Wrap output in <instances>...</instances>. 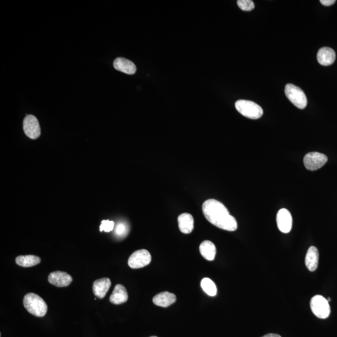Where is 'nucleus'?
<instances>
[{"instance_id":"1","label":"nucleus","mask_w":337,"mask_h":337,"mask_svg":"<svg viewBox=\"0 0 337 337\" xmlns=\"http://www.w3.org/2000/svg\"><path fill=\"white\" fill-rule=\"evenodd\" d=\"M203 214L206 219L218 228L233 232L238 229V222L229 214L222 203L216 199L205 200L202 205Z\"/></svg>"},{"instance_id":"2","label":"nucleus","mask_w":337,"mask_h":337,"mask_svg":"<svg viewBox=\"0 0 337 337\" xmlns=\"http://www.w3.org/2000/svg\"><path fill=\"white\" fill-rule=\"evenodd\" d=\"M24 307L33 316L42 317L48 312V305L43 298L34 293H29L23 298Z\"/></svg>"},{"instance_id":"3","label":"nucleus","mask_w":337,"mask_h":337,"mask_svg":"<svg viewBox=\"0 0 337 337\" xmlns=\"http://www.w3.org/2000/svg\"><path fill=\"white\" fill-rule=\"evenodd\" d=\"M235 106L238 113L249 119H259L263 115L262 108L253 101L238 100L236 102Z\"/></svg>"},{"instance_id":"4","label":"nucleus","mask_w":337,"mask_h":337,"mask_svg":"<svg viewBox=\"0 0 337 337\" xmlns=\"http://www.w3.org/2000/svg\"><path fill=\"white\" fill-rule=\"evenodd\" d=\"M285 94L289 101L297 108L303 109L306 108L307 99L302 89L292 84H287L285 88Z\"/></svg>"},{"instance_id":"5","label":"nucleus","mask_w":337,"mask_h":337,"mask_svg":"<svg viewBox=\"0 0 337 337\" xmlns=\"http://www.w3.org/2000/svg\"><path fill=\"white\" fill-rule=\"evenodd\" d=\"M310 308L313 314L319 318L325 319L330 314V307L327 298L317 295L310 300Z\"/></svg>"},{"instance_id":"6","label":"nucleus","mask_w":337,"mask_h":337,"mask_svg":"<svg viewBox=\"0 0 337 337\" xmlns=\"http://www.w3.org/2000/svg\"><path fill=\"white\" fill-rule=\"evenodd\" d=\"M327 161V156L317 152L307 153L303 158L305 168L312 171L320 169Z\"/></svg>"},{"instance_id":"7","label":"nucleus","mask_w":337,"mask_h":337,"mask_svg":"<svg viewBox=\"0 0 337 337\" xmlns=\"http://www.w3.org/2000/svg\"><path fill=\"white\" fill-rule=\"evenodd\" d=\"M151 262V256L146 249H140L134 252L129 257L128 260L129 266L132 269H140L147 266Z\"/></svg>"},{"instance_id":"8","label":"nucleus","mask_w":337,"mask_h":337,"mask_svg":"<svg viewBox=\"0 0 337 337\" xmlns=\"http://www.w3.org/2000/svg\"><path fill=\"white\" fill-rule=\"evenodd\" d=\"M24 133L29 138L36 139L41 135V128L37 118L33 115H28L23 121Z\"/></svg>"},{"instance_id":"9","label":"nucleus","mask_w":337,"mask_h":337,"mask_svg":"<svg viewBox=\"0 0 337 337\" xmlns=\"http://www.w3.org/2000/svg\"><path fill=\"white\" fill-rule=\"evenodd\" d=\"M277 224L282 233L287 234L291 232L292 227V218L291 213L286 209L279 210L277 215Z\"/></svg>"},{"instance_id":"10","label":"nucleus","mask_w":337,"mask_h":337,"mask_svg":"<svg viewBox=\"0 0 337 337\" xmlns=\"http://www.w3.org/2000/svg\"><path fill=\"white\" fill-rule=\"evenodd\" d=\"M48 282L58 287L68 286L73 282V278L68 273L61 271L51 272L48 276Z\"/></svg>"},{"instance_id":"11","label":"nucleus","mask_w":337,"mask_h":337,"mask_svg":"<svg viewBox=\"0 0 337 337\" xmlns=\"http://www.w3.org/2000/svg\"><path fill=\"white\" fill-rule=\"evenodd\" d=\"M111 286L110 279L102 278L95 281L93 285V291L95 296L99 298H103Z\"/></svg>"},{"instance_id":"12","label":"nucleus","mask_w":337,"mask_h":337,"mask_svg":"<svg viewBox=\"0 0 337 337\" xmlns=\"http://www.w3.org/2000/svg\"><path fill=\"white\" fill-rule=\"evenodd\" d=\"M336 52L329 47L320 48L317 53V60L321 65L327 66L331 65L336 61Z\"/></svg>"},{"instance_id":"13","label":"nucleus","mask_w":337,"mask_h":337,"mask_svg":"<svg viewBox=\"0 0 337 337\" xmlns=\"http://www.w3.org/2000/svg\"><path fill=\"white\" fill-rule=\"evenodd\" d=\"M128 300V294L126 288L121 284L116 285L109 300L115 305H120L126 302Z\"/></svg>"},{"instance_id":"14","label":"nucleus","mask_w":337,"mask_h":337,"mask_svg":"<svg viewBox=\"0 0 337 337\" xmlns=\"http://www.w3.org/2000/svg\"><path fill=\"white\" fill-rule=\"evenodd\" d=\"M116 70L128 75H134L136 71V66L134 62L124 58H118L114 61Z\"/></svg>"},{"instance_id":"15","label":"nucleus","mask_w":337,"mask_h":337,"mask_svg":"<svg viewBox=\"0 0 337 337\" xmlns=\"http://www.w3.org/2000/svg\"><path fill=\"white\" fill-rule=\"evenodd\" d=\"M178 228L181 233L188 234L193 232L194 220L191 214L189 213L180 214L178 217Z\"/></svg>"},{"instance_id":"16","label":"nucleus","mask_w":337,"mask_h":337,"mask_svg":"<svg viewBox=\"0 0 337 337\" xmlns=\"http://www.w3.org/2000/svg\"><path fill=\"white\" fill-rule=\"evenodd\" d=\"M318 259L319 253L317 248L314 246L309 247L305 257V265L309 271H316L318 267Z\"/></svg>"},{"instance_id":"17","label":"nucleus","mask_w":337,"mask_h":337,"mask_svg":"<svg viewBox=\"0 0 337 337\" xmlns=\"http://www.w3.org/2000/svg\"><path fill=\"white\" fill-rule=\"evenodd\" d=\"M176 301V297L175 295L168 292L158 294L153 299V302L156 305L162 307L170 306Z\"/></svg>"},{"instance_id":"18","label":"nucleus","mask_w":337,"mask_h":337,"mask_svg":"<svg viewBox=\"0 0 337 337\" xmlns=\"http://www.w3.org/2000/svg\"><path fill=\"white\" fill-rule=\"evenodd\" d=\"M199 251L203 258L205 259L212 261L215 258L216 248L214 243L209 240H205L200 245Z\"/></svg>"},{"instance_id":"19","label":"nucleus","mask_w":337,"mask_h":337,"mask_svg":"<svg viewBox=\"0 0 337 337\" xmlns=\"http://www.w3.org/2000/svg\"><path fill=\"white\" fill-rule=\"evenodd\" d=\"M40 262L41 258L39 257L33 255L20 256L16 258V263L23 267L35 266Z\"/></svg>"},{"instance_id":"20","label":"nucleus","mask_w":337,"mask_h":337,"mask_svg":"<svg viewBox=\"0 0 337 337\" xmlns=\"http://www.w3.org/2000/svg\"><path fill=\"white\" fill-rule=\"evenodd\" d=\"M200 285H201L203 291L208 296L214 297L217 294V287H216L215 283L211 279L209 278H203L201 283H200Z\"/></svg>"},{"instance_id":"21","label":"nucleus","mask_w":337,"mask_h":337,"mask_svg":"<svg viewBox=\"0 0 337 337\" xmlns=\"http://www.w3.org/2000/svg\"><path fill=\"white\" fill-rule=\"evenodd\" d=\"M238 7L245 12H251L255 8V4L252 0H238Z\"/></svg>"},{"instance_id":"22","label":"nucleus","mask_w":337,"mask_h":337,"mask_svg":"<svg viewBox=\"0 0 337 337\" xmlns=\"http://www.w3.org/2000/svg\"><path fill=\"white\" fill-rule=\"evenodd\" d=\"M114 227H115V222L113 221L109 220H102L101 224L99 227V231L109 233V232L113 231Z\"/></svg>"},{"instance_id":"23","label":"nucleus","mask_w":337,"mask_h":337,"mask_svg":"<svg viewBox=\"0 0 337 337\" xmlns=\"http://www.w3.org/2000/svg\"><path fill=\"white\" fill-rule=\"evenodd\" d=\"M127 227L126 225L123 224V223H119L117 225V227H116L115 233L118 236H123L124 234L127 233Z\"/></svg>"},{"instance_id":"24","label":"nucleus","mask_w":337,"mask_h":337,"mask_svg":"<svg viewBox=\"0 0 337 337\" xmlns=\"http://www.w3.org/2000/svg\"><path fill=\"white\" fill-rule=\"evenodd\" d=\"M320 3L326 6L332 5L336 3V0H320Z\"/></svg>"},{"instance_id":"25","label":"nucleus","mask_w":337,"mask_h":337,"mask_svg":"<svg viewBox=\"0 0 337 337\" xmlns=\"http://www.w3.org/2000/svg\"><path fill=\"white\" fill-rule=\"evenodd\" d=\"M262 337H282L280 336H279L278 334H267L265 335V336H263Z\"/></svg>"},{"instance_id":"26","label":"nucleus","mask_w":337,"mask_h":337,"mask_svg":"<svg viewBox=\"0 0 337 337\" xmlns=\"http://www.w3.org/2000/svg\"><path fill=\"white\" fill-rule=\"evenodd\" d=\"M327 300L328 302H330V301H331V298H327Z\"/></svg>"},{"instance_id":"27","label":"nucleus","mask_w":337,"mask_h":337,"mask_svg":"<svg viewBox=\"0 0 337 337\" xmlns=\"http://www.w3.org/2000/svg\"><path fill=\"white\" fill-rule=\"evenodd\" d=\"M158 337L153 336V337Z\"/></svg>"}]
</instances>
